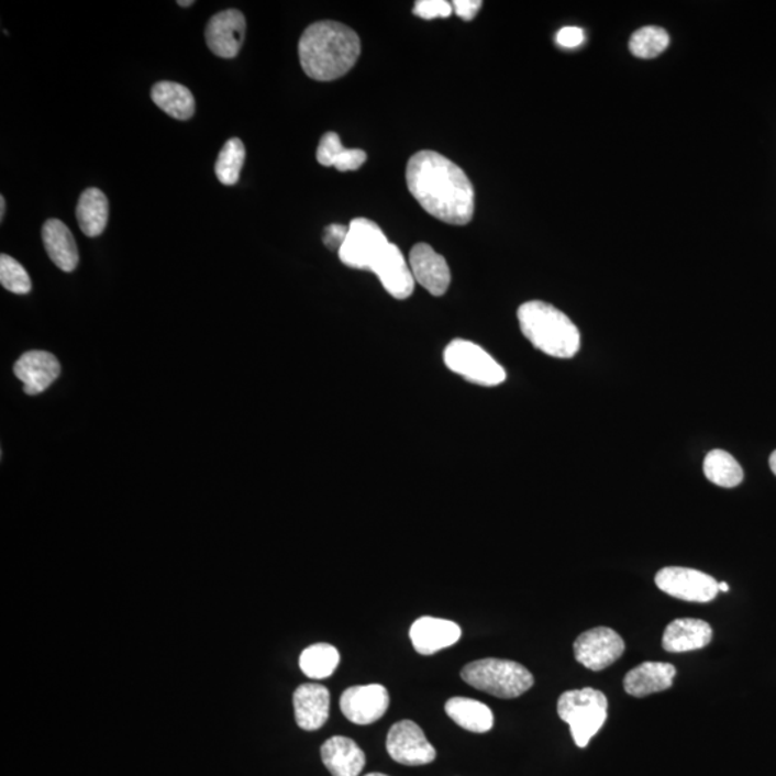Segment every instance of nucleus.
<instances>
[{
	"instance_id": "1",
	"label": "nucleus",
	"mask_w": 776,
	"mask_h": 776,
	"mask_svg": "<svg viewBox=\"0 0 776 776\" xmlns=\"http://www.w3.org/2000/svg\"><path fill=\"white\" fill-rule=\"evenodd\" d=\"M407 187L419 204L444 223L463 226L475 213V190L469 177L455 163L423 149L407 163Z\"/></svg>"
},
{
	"instance_id": "2",
	"label": "nucleus",
	"mask_w": 776,
	"mask_h": 776,
	"mask_svg": "<svg viewBox=\"0 0 776 776\" xmlns=\"http://www.w3.org/2000/svg\"><path fill=\"white\" fill-rule=\"evenodd\" d=\"M298 53L308 77L315 81H334L357 63L362 41L357 32L344 23L321 21L303 31Z\"/></svg>"
},
{
	"instance_id": "3",
	"label": "nucleus",
	"mask_w": 776,
	"mask_h": 776,
	"mask_svg": "<svg viewBox=\"0 0 776 776\" xmlns=\"http://www.w3.org/2000/svg\"><path fill=\"white\" fill-rule=\"evenodd\" d=\"M522 334L540 352L555 358H573L581 345L574 322L551 303L530 301L518 310Z\"/></svg>"
},
{
	"instance_id": "4",
	"label": "nucleus",
	"mask_w": 776,
	"mask_h": 776,
	"mask_svg": "<svg viewBox=\"0 0 776 776\" xmlns=\"http://www.w3.org/2000/svg\"><path fill=\"white\" fill-rule=\"evenodd\" d=\"M462 679L467 685L500 699H516L534 686V676L517 662L481 658L463 667Z\"/></svg>"
},
{
	"instance_id": "5",
	"label": "nucleus",
	"mask_w": 776,
	"mask_h": 776,
	"mask_svg": "<svg viewBox=\"0 0 776 776\" xmlns=\"http://www.w3.org/2000/svg\"><path fill=\"white\" fill-rule=\"evenodd\" d=\"M558 714L569 724L577 746L587 747L607 721L609 700L602 691L592 687L568 690L561 695Z\"/></svg>"
},
{
	"instance_id": "6",
	"label": "nucleus",
	"mask_w": 776,
	"mask_h": 776,
	"mask_svg": "<svg viewBox=\"0 0 776 776\" xmlns=\"http://www.w3.org/2000/svg\"><path fill=\"white\" fill-rule=\"evenodd\" d=\"M444 364L474 385L495 387L507 380L503 367L484 348L466 340H453L444 350Z\"/></svg>"
},
{
	"instance_id": "7",
	"label": "nucleus",
	"mask_w": 776,
	"mask_h": 776,
	"mask_svg": "<svg viewBox=\"0 0 776 776\" xmlns=\"http://www.w3.org/2000/svg\"><path fill=\"white\" fill-rule=\"evenodd\" d=\"M390 243L376 222L357 218L348 224L347 240L340 247L339 256L350 268L368 269L373 273Z\"/></svg>"
},
{
	"instance_id": "8",
	"label": "nucleus",
	"mask_w": 776,
	"mask_h": 776,
	"mask_svg": "<svg viewBox=\"0 0 776 776\" xmlns=\"http://www.w3.org/2000/svg\"><path fill=\"white\" fill-rule=\"evenodd\" d=\"M656 586L679 600L709 602L717 598L719 583L698 569L667 567L656 575Z\"/></svg>"
},
{
	"instance_id": "9",
	"label": "nucleus",
	"mask_w": 776,
	"mask_h": 776,
	"mask_svg": "<svg viewBox=\"0 0 776 776\" xmlns=\"http://www.w3.org/2000/svg\"><path fill=\"white\" fill-rule=\"evenodd\" d=\"M386 746L388 755L401 765L422 766L436 760V750L425 738L422 728L413 721L392 724Z\"/></svg>"
},
{
	"instance_id": "10",
	"label": "nucleus",
	"mask_w": 776,
	"mask_h": 776,
	"mask_svg": "<svg viewBox=\"0 0 776 776\" xmlns=\"http://www.w3.org/2000/svg\"><path fill=\"white\" fill-rule=\"evenodd\" d=\"M624 648L621 635L607 628L588 630L574 643L575 658L592 672L605 670L614 665L623 656Z\"/></svg>"
},
{
	"instance_id": "11",
	"label": "nucleus",
	"mask_w": 776,
	"mask_h": 776,
	"mask_svg": "<svg viewBox=\"0 0 776 776\" xmlns=\"http://www.w3.org/2000/svg\"><path fill=\"white\" fill-rule=\"evenodd\" d=\"M390 696L385 686L348 687L340 699L341 712L355 724H372L385 717Z\"/></svg>"
},
{
	"instance_id": "12",
	"label": "nucleus",
	"mask_w": 776,
	"mask_h": 776,
	"mask_svg": "<svg viewBox=\"0 0 776 776\" xmlns=\"http://www.w3.org/2000/svg\"><path fill=\"white\" fill-rule=\"evenodd\" d=\"M246 21L237 9H228L210 19L206 26L209 49L221 58H235L245 41Z\"/></svg>"
},
{
	"instance_id": "13",
	"label": "nucleus",
	"mask_w": 776,
	"mask_h": 776,
	"mask_svg": "<svg viewBox=\"0 0 776 776\" xmlns=\"http://www.w3.org/2000/svg\"><path fill=\"white\" fill-rule=\"evenodd\" d=\"M409 265L415 284L434 297H442L451 285V268L446 259L428 243H418L410 252Z\"/></svg>"
},
{
	"instance_id": "14",
	"label": "nucleus",
	"mask_w": 776,
	"mask_h": 776,
	"mask_svg": "<svg viewBox=\"0 0 776 776\" xmlns=\"http://www.w3.org/2000/svg\"><path fill=\"white\" fill-rule=\"evenodd\" d=\"M462 630L453 621L420 617L410 629V639L415 652L430 656L459 642Z\"/></svg>"
},
{
	"instance_id": "15",
	"label": "nucleus",
	"mask_w": 776,
	"mask_h": 776,
	"mask_svg": "<svg viewBox=\"0 0 776 776\" xmlns=\"http://www.w3.org/2000/svg\"><path fill=\"white\" fill-rule=\"evenodd\" d=\"M15 376L23 383L26 395L36 396L53 386L59 377L60 366L55 355L46 352H30L15 364Z\"/></svg>"
},
{
	"instance_id": "16",
	"label": "nucleus",
	"mask_w": 776,
	"mask_h": 776,
	"mask_svg": "<svg viewBox=\"0 0 776 776\" xmlns=\"http://www.w3.org/2000/svg\"><path fill=\"white\" fill-rule=\"evenodd\" d=\"M331 696L322 685L306 684L293 694L296 721L303 731H317L324 727L330 718Z\"/></svg>"
},
{
	"instance_id": "17",
	"label": "nucleus",
	"mask_w": 776,
	"mask_h": 776,
	"mask_svg": "<svg viewBox=\"0 0 776 776\" xmlns=\"http://www.w3.org/2000/svg\"><path fill=\"white\" fill-rule=\"evenodd\" d=\"M373 273L377 275L383 288L392 298L407 299L414 291L415 280L411 274L409 262L404 259L399 246L395 243H390L385 256L378 262Z\"/></svg>"
},
{
	"instance_id": "18",
	"label": "nucleus",
	"mask_w": 776,
	"mask_h": 776,
	"mask_svg": "<svg viewBox=\"0 0 776 776\" xmlns=\"http://www.w3.org/2000/svg\"><path fill=\"white\" fill-rule=\"evenodd\" d=\"M676 677V667L670 663L646 662L631 670L624 677V690L634 698H646L670 689Z\"/></svg>"
},
{
	"instance_id": "19",
	"label": "nucleus",
	"mask_w": 776,
	"mask_h": 776,
	"mask_svg": "<svg viewBox=\"0 0 776 776\" xmlns=\"http://www.w3.org/2000/svg\"><path fill=\"white\" fill-rule=\"evenodd\" d=\"M321 758L333 776H358L366 766V754L353 740L333 736L321 747Z\"/></svg>"
},
{
	"instance_id": "20",
	"label": "nucleus",
	"mask_w": 776,
	"mask_h": 776,
	"mask_svg": "<svg viewBox=\"0 0 776 776\" xmlns=\"http://www.w3.org/2000/svg\"><path fill=\"white\" fill-rule=\"evenodd\" d=\"M713 630L703 620L679 619L672 621L663 634V648L668 653H687L700 650L712 642Z\"/></svg>"
},
{
	"instance_id": "21",
	"label": "nucleus",
	"mask_w": 776,
	"mask_h": 776,
	"mask_svg": "<svg viewBox=\"0 0 776 776\" xmlns=\"http://www.w3.org/2000/svg\"><path fill=\"white\" fill-rule=\"evenodd\" d=\"M42 241L51 260L64 273H73L78 266L77 242L67 224L49 219L42 228Z\"/></svg>"
},
{
	"instance_id": "22",
	"label": "nucleus",
	"mask_w": 776,
	"mask_h": 776,
	"mask_svg": "<svg viewBox=\"0 0 776 776\" xmlns=\"http://www.w3.org/2000/svg\"><path fill=\"white\" fill-rule=\"evenodd\" d=\"M317 160L324 167H335L340 171H354L367 162V154L359 148L344 147L339 134L329 131L322 135L317 149Z\"/></svg>"
},
{
	"instance_id": "23",
	"label": "nucleus",
	"mask_w": 776,
	"mask_h": 776,
	"mask_svg": "<svg viewBox=\"0 0 776 776\" xmlns=\"http://www.w3.org/2000/svg\"><path fill=\"white\" fill-rule=\"evenodd\" d=\"M447 717L461 728L474 733H486L494 728V713L485 703L469 698H452L444 706Z\"/></svg>"
},
{
	"instance_id": "24",
	"label": "nucleus",
	"mask_w": 776,
	"mask_h": 776,
	"mask_svg": "<svg viewBox=\"0 0 776 776\" xmlns=\"http://www.w3.org/2000/svg\"><path fill=\"white\" fill-rule=\"evenodd\" d=\"M109 214V199L100 189L84 190L77 206V219L84 235L100 236L106 231Z\"/></svg>"
},
{
	"instance_id": "25",
	"label": "nucleus",
	"mask_w": 776,
	"mask_h": 776,
	"mask_svg": "<svg viewBox=\"0 0 776 776\" xmlns=\"http://www.w3.org/2000/svg\"><path fill=\"white\" fill-rule=\"evenodd\" d=\"M152 100L158 109L173 117L186 121L195 115L196 102L193 93L181 84L171 81L157 82L152 90Z\"/></svg>"
},
{
	"instance_id": "26",
	"label": "nucleus",
	"mask_w": 776,
	"mask_h": 776,
	"mask_svg": "<svg viewBox=\"0 0 776 776\" xmlns=\"http://www.w3.org/2000/svg\"><path fill=\"white\" fill-rule=\"evenodd\" d=\"M340 665V653L334 646L318 643L303 650L299 657V666L303 675L310 679L322 680L330 677Z\"/></svg>"
},
{
	"instance_id": "27",
	"label": "nucleus",
	"mask_w": 776,
	"mask_h": 776,
	"mask_svg": "<svg viewBox=\"0 0 776 776\" xmlns=\"http://www.w3.org/2000/svg\"><path fill=\"white\" fill-rule=\"evenodd\" d=\"M703 470L706 478L712 484L721 486V488H735L743 480V470L731 453L721 451H712L706 456Z\"/></svg>"
},
{
	"instance_id": "28",
	"label": "nucleus",
	"mask_w": 776,
	"mask_h": 776,
	"mask_svg": "<svg viewBox=\"0 0 776 776\" xmlns=\"http://www.w3.org/2000/svg\"><path fill=\"white\" fill-rule=\"evenodd\" d=\"M245 158L246 149L242 140L236 137L228 140L219 153L217 166H214L219 181L224 186L236 185L240 181Z\"/></svg>"
},
{
	"instance_id": "29",
	"label": "nucleus",
	"mask_w": 776,
	"mask_h": 776,
	"mask_svg": "<svg viewBox=\"0 0 776 776\" xmlns=\"http://www.w3.org/2000/svg\"><path fill=\"white\" fill-rule=\"evenodd\" d=\"M670 37L665 30L658 26L642 27L634 32L630 40L631 54L642 59H652L665 53Z\"/></svg>"
},
{
	"instance_id": "30",
	"label": "nucleus",
	"mask_w": 776,
	"mask_h": 776,
	"mask_svg": "<svg viewBox=\"0 0 776 776\" xmlns=\"http://www.w3.org/2000/svg\"><path fill=\"white\" fill-rule=\"evenodd\" d=\"M0 284L18 296H25L32 289L31 278L25 268L12 256L4 254L0 256Z\"/></svg>"
},
{
	"instance_id": "31",
	"label": "nucleus",
	"mask_w": 776,
	"mask_h": 776,
	"mask_svg": "<svg viewBox=\"0 0 776 776\" xmlns=\"http://www.w3.org/2000/svg\"><path fill=\"white\" fill-rule=\"evenodd\" d=\"M413 13L422 19L448 18L453 13V4L446 0H419L415 2Z\"/></svg>"
},
{
	"instance_id": "32",
	"label": "nucleus",
	"mask_w": 776,
	"mask_h": 776,
	"mask_svg": "<svg viewBox=\"0 0 776 776\" xmlns=\"http://www.w3.org/2000/svg\"><path fill=\"white\" fill-rule=\"evenodd\" d=\"M347 235L348 226H344V224L334 223L325 228L322 241H324L325 246L329 247V250L340 251V247L343 246V243L345 242V240H347Z\"/></svg>"
},
{
	"instance_id": "33",
	"label": "nucleus",
	"mask_w": 776,
	"mask_h": 776,
	"mask_svg": "<svg viewBox=\"0 0 776 776\" xmlns=\"http://www.w3.org/2000/svg\"><path fill=\"white\" fill-rule=\"evenodd\" d=\"M584 37L586 36H584L581 27L567 26L556 34V44L563 48L573 49L583 44Z\"/></svg>"
},
{
	"instance_id": "34",
	"label": "nucleus",
	"mask_w": 776,
	"mask_h": 776,
	"mask_svg": "<svg viewBox=\"0 0 776 776\" xmlns=\"http://www.w3.org/2000/svg\"><path fill=\"white\" fill-rule=\"evenodd\" d=\"M452 4L453 12L463 19V21H472V19L478 15L481 8L480 0H455Z\"/></svg>"
},
{
	"instance_id": "35",
	"label": "nucleus",
	"mask_w": 776,
	"mask_h": 776,
	"mask_svg": "<svg viewBox=\"0 0 776 776\" xmlns=\"http://www.w3.org/2000/svg\"><path fill=\"white\" fill-rule=\"evenodd\" d=\"M4 212H7V200H4L3 196H0V219H2V221Z\"/></svg>"
},
{
	"instance_id": "36",
	"label": "nucleus",
	"mask_w": 776,
	"mask_h": 776,
	"mask_svg": "<svg viewBox=\"0 0 776 776\" xmlns=\"http://www.w3.org/2000/svg\"><path fill=\"white\" fill-rule=\"evenodd\" d=\"M769 466L771 469H773L774 475L776 476V451L769 457Z\"/></svg>"
},
{
	"instance_id": "37",
	"label": "nucleus",
	"mask_w": 776,
	"mask_h": 776,
	"mask_svg": "<svg viewBox=\"0 0 776 776\" xmlns=\"http://www.w3.org/2000/svg\"><path fill=\"white\" fill-rule=\"evenodd\" d=\"M193 3H195L193 0H186V2H181V0H180V2H177V4H179V7H184V8L191 7V4H193Z\"/></svg>"
},
{
	"instance_id": "38",
	"label": "nucleus",
	"mask_w": 776,
	"mask_h": 776,
	"mask_svg": "<svg viewBox=\"0 0 776 776\" xmlns=\"http://www.w3.org/2000/svg\"><path fill=\"white\" fill-rule=\"evenodd\" d=\"M719 591L728 592L729 586L727 583H719Z\"/></svg>"
},
{
	"instance_id": "39",
	"label": "nucleus",
	"mask_w": 776,
	"mask_h": 776,
	"mask_svg": "<svg viewBox=\"0 0 776 776\" xmlns=\"http://www.w3.org/2000/svg\"><path fill=\"white\" fill-rule=\"evenodd\" d=\"M364 776H388V775L374 773V774H368V775H364Z\"/></svg>"
}]
</instances>
